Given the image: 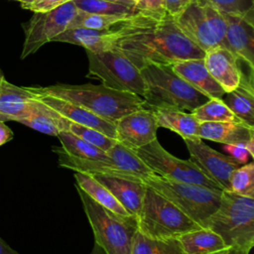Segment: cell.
Segmentation results:
<instances>
[{
  "instance_id": "obj_41",
  "label": "cell",
  "mask_w": 254,
  "mask_h": 254,
  "mask_svg": "<svg viewBox=\"0 0 254 254\" xmlns=\"http://www.w3.org/2000/svg\"><path fill=\"white\" fill-rule=\"evenodd\" d=\"M109 2H113V3H117V4H122L128 7H132L135 8V2L132 0H106Z\"/></svg>"
},
{
  "instance_id": "obj_26",
  "label": "cell",
  "mask_w": 254,
  "mask_h": 254,
  "mask_svg": "<svg viewBox=\"0 0 254 254\" xmlns=\"http://www.w3.org/2000/svg\"><path fill=\"white\" fill-rule=\"evenodd\" d=\"M57 137L61 142V149L69 156L79 159L101 161L109 159L106 152L87 143L68 131H61Z\"/></svg>"
},
{
  "instance_id": "obj_11",
  "label": "cell",
  "mask_w": 254,
  "mask_h": 254,
  "mask_svg": "<svg viewBox=\"0 0 254 254\" xmlns=\"http://www.w3.org/2000/svg\"><path fill=\"white\" fill-rule=\"evenodd\" d=\"M185 144L195 163L222 190H229V178L240 164L231 156L223 155L210 148L200 138L185 139Z\"/></svg>"
},
{
  "instance_id": "obj_42",
  "label": "cell",
  "mask_w": 254,
  "mask_h": 254,
  "mask_svg": "<svg viewBox=\"0 0 254 254\" xmlns=\"http://www.w3.org/2000/svg\"><path fill=\"white\" fill-rule=\"evenodd\" d=\"M89 254H106V253L104 252V250L98 244L94 243V246H93V248H92V250L90 251Z\"/></svg>"
},
{
  "instance_id": "obj_9",
  "label": "cell",
  "mask_w": 254,
  "mask_h": 254,
  "mask_svg": "<svg viewBox=\"0 0 254 254\" xmlns=\"http://www.w3.org/2000/svg\"><path fill=\"white\" fill-rule=\"evenodd\" d=\"M134 151L157 176L163 179L221 190L190 159L182 160L175 157L162 147L158 139Z\"/></svg>"
},
{
  "instance_id": "obj_34",
  "label": "cell",
  "mask_w": 254,
  "mask_h": 254,
  "mask_svg": "<svg viewBox=\"0 0 254 254\" xmlns=\"http://www.w3.org/2000/svg\"><path fill=\"white\" fill-rule=\"evenodd\" d=\"M64 131H68L74 134L75 136L83 139L87 143L99 148L104 152L108 151L117 142L116 139L110 138L93 128L82 126V125L70 122L69 120L66 121Z\"/></svg>"
},
{
  "instance_id": "obj_3",
  "label": "cell",
  "mask_w": 254,
  "mask_h": 254,
  "mask_svg": "<svg viewBox=\"0 0 254 254\" xmlns=\"http://www.w3.org/2000/svg\"><path fill=\"white\" fill-rule=\"evenodd\" d=\"M140 71L145 83L142 98L151 109L171 108L191 112L209 99L179 76L172 64H150L141 67Z\"/></svg>"
},
{
  "instance_id": "obj_32",
  "label": "cell",
  "mask_w": 254,
  "mask_h": 254,
  "mask_svg": "<svg viewBox=\"0 0 254 254\" xmlns=\"http://www.w3.org/2000/svg\"><path fill=\"white\" fill-rule=\"evenodd\" d=\"M229 190L242 196L254 197V163H246L232 172Z\"/></svg>"
},
{
  "instance_id": "obj_40",
  "label": "cell",
  "mask_w": 254,
  "mask_h": 254,
  "mask_svg": "<svg viewBox=\"0 0 254 254\" xmlns=\"http://www.w3.org/2000/svg\"><path fill=\"white\" fill-rule=\"evenodd\" d=\"M0 254H19L13 248H11L3 239L0 238Z\"/></svg>"
},
{
  "instance_id": "obj_30",
  "label": "cell",
  "mask_w": 254,
  "mask_h": 254,
  "mask_svg": "<svg viewBox=\"0 0 254 254\" xmlns=\"http://www.w3.org/2000/svg\"><path fill=\"white\" fill-rule=\"evenodd\" d=\"M190 113L199 123L239 121L221 98H210Z\"/></svg>"
},
{
  "instance_id": "obj_31",
  "label": "cell",
  "mask_w": 254,
  "mask_h": 254,
  "mask_svg": "<svg viewBox=\"0 0 254 254\" xmlns=\"http://www.w3.org/2000/svg\"><path fill=\"white\" fill-rule=\"evenodd\" d=\"M197 3L209 5L221 14L244 18L254 24V0H196Z\"/></svg>"
},
{
  "instance_id": "obj_22",
  "label": "cell",
  "mask_w": 254,
  "mask_h": 254,
  "mask_svg": "<svg viewBox=\"0 0 254 254\" xmlns=\"http://www.w3.org/2000/svg\"><path fill=\"white\" fill-rule=\"evenodd\" d=\"M186 254H224L229 247L214 231L200 227L178 237Z\"/></svg>"
},
{
  "instance_id": "obj_24",
  "label": "cell",
  "mask_w": 254,
  "mask_h": 254,
  "mask_svg": "<svg viewBox=\"0 0 254 254\" xmlns=\"http://www.w3.org/2000/svg\"><path fill=\"white\" fill-rule=\"evenodd\" d=\"M159 127L167 128L179 134L185 139H196L199 122L190 112L171 109L157 108L153 109Z\"/></svg>"
},
{
  "instance_id": "obj_36",
  "label": "cell",
  "mask_w": 254,
  "mask_h": 254,
  "mask_svg": "<svg viewBox=\"0 0 254 254\" xmlns=\"http://www.w3.org/2000/svg\"><path fill=\"white\" fill-rule=\"evenodd\" d=\"M71 0H35L29 4H21V8L35 12H47Z\"/></svg>"
},
{
  "instance_id": "obj_14",
  "label": "cell",
  "mask_w": 254,
  "mask_h": 254,
  "mask_svg": "<svg viewBox=\"0 0 254 254\" xmlns=\"http://www.w3.org/2000/svg\"><path fill=\"white\" fill-rule=\"evenodd\" d=\"M203 61L210 75L225 92L236 88L242 76H253V74H247L241 67L242 60L220 46L206 51Z\"/></svg>"
},
{
  "instance_id": "obj_4",
  "label": "cell",
  "mask_w": 254,
  "mask_h": 254,
  "mask_svg": "<svg viewBox=\"0 0 254 254\" xmlns=\"http://www.w3.org/2000/svg\"><path fill=\"white\" fill-rule=\"evenodd\" d=\"M230 248L249 251L254 246V197L222 190L218 208L202 223Z\"/></svg>"
},
{
  "instance_id": "obj_17",
  "label": "cell",
  "mask_w": 254,
  "mask_h": 254,
  "mask_svg": "<svg viewBox=\"0 0 254 254\" xmlns=\"http://www.w3.org/2000/svg\"><path fill=\"white\" fill-rule=\"evenodd\" d=\"M37 101L27 86H17L5 77L0 84V121H16L32 114Z\"/></svg>"
},
{
  "instance_id": "obj_13",
  "label": "cell",
  "mask_w": 254,
  "mask_h": 254,
  "mask_svg": "<svg viewBox=\"0 0 254 254\" xmlns=\"http://www.w3.org/2000/svg\"><path fill=\"white\" fill-rule=\"evenodd\" d=\"M27 88L38 100L70 122L93 128L110 138L116 139V126L114 123L99 117L79 105L50 94L39 92L33 86H27Z\"/></svg>"
},
{
  "instance_id": "obj_20",
  "label": "cell",
  "mask_w": 254,
  "mask_h": 254,
  "mask_svg": "<svg viewBox=\"0 0 254 254\" xmlns=\"http://www.w3.org/2000/svg\"><path fill=\"white\" fill-rule=\"evenodd\" d=\"M197 137L224 145H246L254 141V127L240 121L202 122Z\"/></svg>"
},
{
  "instance_id": "obj_18",
  "label": "cell",
  "mask_w": 254,
  "mask_h": 254,
  "mask_svg": "<svg viewBox=\"0 0 254 254\" xmlns=\"http://www.w3.org/2000/svg\"><path fill=\"white\" fill-rule=\"evenodd\" d=\"M222 15L226 23L225 48L254 67V24L238 16Z\"/></svg>"
},
{
  "instance_id": "obj_35",
  "label": "cell",
  "mask_w": 254,
  "mask_h": 254,
  "mask_svg": "<svg viewBox=\"0 0 254 254\" xmlns=\"http://www.w3.org/2000/svg\"><path fill=\"white\" fill-rule=\"evenodd\" d=\"M135 9L138 13L153 19H161L167 14L165 0H140L135 5Z\"/></svg>"
},
{
  "instance_id": "obj_1",
  "label": "cell",
  "mask_w": 254,
  "mask_h": 254,
  "mask_svg": "<svg viewBox=\"0 0 254 254\" xmlns=\"http://www.w3.org/2000/svg\"><path fill=\"white\" fill-rule=\"evenodd\" d=\"M114 49L139 69L150 64H173L185 60L202 59L205 54L183 34L169 14L161 19H146Z\"/></svg>"
},
{
  "instance_id": "obj_12",
  "label": "cell",
  "mask_w": 254,
  "mask_h": 254,
  "mask_svg": "<svg viewBox=\"0 0 254 254\" xmlns=\"http://www.w3.org/2000/svg\"><path fill=\"white\" fill-rule=\"evenodd\" d=\"M115 126L116 140L133 150L157 139L159 129L154 110L145 107L124 115Z\"/></svg>"
},
{
  "instance_id": "obj_23",
  "label": "cell",
  "mask_w": 254,
  "mask_h": 254,
  "mask_svg": "<svg viewBox=\"0 0 254 254\" xmlns=\"http://www.w3.org/2000/svg\"><path fill=\"white\" fill-rule=\"evenodd\" d=\"M108 158L127 176L142 180L157 176L136 154L133 149L123 145L117 141L108 151H106Z\"/></svg>"
},
{
  "instance_id": "obj_38",
  "label": "cell",
  "mask_w": 254,
  "mask_h": 254,
  "mask_svg": "<svg viewBox=\"0 0 254 254\" xmlns=\"http://www.w3.org/2000/svg\"><path fill=\"white\" fill-rule=\"evenodd\" d=\"M193 0H165L166 13L172 17L181 13Z\"/></svg>"
},
{
  "instance_id": "obj_19",
  "label": "cell",
  "mask_w": 254,
  "mask_h": 254,
  "mask_svg": "<svg viewBox=\"0 0 254 254\" xmlns=\"http://www.w3.org/2000/svg\"><path fill=\"white\" fill-rule=\"evenodd\" d=\"M175 72L194 89L210 98H222L225 91L207 70L203 58L177 62L172 64Z\"/></svg>"
},
{
  "instance_id": "obj_8",
  "label": "cell",
  "mask_w": 254,
  "mask_h": 254,
  "mask_svg": "<svg viewBox=\"0 0 254 254\" xmlns=\"http://www.w3.org/2000/svg\"><path fill=\"white\" fill-rule=\"evenodd\" d=\"M86 56L87 77L98 79L106 87L143 96L145 83L141 71L120 51L116 49L99 53L86 51Z\"/></svg>"
},
{
  "instance_id": "obj_45",
  "label": "cell",
  "mask_w": 254,
  "mask_h": 254,
  "mask_svg": "<svg viewBox=\"0 0 254 254\" xmlns=\"http://www.w3.org/2000/svg\"><path fill=\"white\" fill-rule=\"evenodd\" d=\"M5 76H4V74H3V72L1 71V69H0V84H1V81H2V79L4 78Z\"/></svg>"
},
{
  "instance_id": "obj_25",
  "label": "cell",
  "mask_w": 254,
  "mask_h": 254,
  "mask_svg": "<svg viewBox=\"0 0 254 254\" xmlns=\"http://www.w3.org/2000/svg\"><path fill=\"white\" fill-rule=\"evenodd\" d=\"M74 179L76 186L100 205L115 213L121 215H130L114 197V195L91 175L74 172Z\"/></svg>"
},
{
  "instance_id": "obj_46",
  "label": "cell",
  "mask_w": 254,
  "mask_h": 254,
  "mask_svg": "<svg viewBox=\"0 0 254 254\" xmlns=\"http://www.w3.org/2000/svg\"><path fill=\"white\" fill-rule=\"evenodd\" d=\"M132 1H134V2H135V5H136V4H137V3H138L140 0H132Z\"/></svg>"
},
{
  "instance_id": "obj_28",
  "label": "cell",
  "mask_w": 254,
  "mask_h": 254,
  "mask_svg": "<svg viewBox=\"0 0 254 254\" xmlns=\"http://www.w3.org/2000/svg\"><path fill=\"white\" fill-rule=\"evenodd\" d=\"M132 254H186L178 238L154 239L139 231L133 240Z\"/></svg>"
},
{
  "instance_id": "obj_10",
  "label": "cell",
  "mask_w": 254,
  "mask_h": 254,
  "mask_svg": "<svg viewBox=\"0 0 254 254\" xmlns=\"http://www.w3.org/2000/svg\"><path fill=\"white\" fill-rule=\"evenodd\" d=\"M77 12V8L71 1L66 2L56 9L47 12H35L31 19L22 24L25 40L21 53V59L35 54L47 43L68 29L70 22Z\"/></svg>"
},
{
  "instance_id": "obj_15",
  "label": "cell",
  "mask_w": 254,
  "mask_h": 254,
  "mask_svg": "<svg viewBox=\"0 0 254 254\" xmlns=\"http://www.w3.org/2000/svg\"><path fill=\"white\" fill-rule=\"evenodd\" d=\"M173 18L183 34L204 53L218 46L204 9L196 0Z\"/></svg>"
},
{
  "instance_id": "obj_29",
  "label": "cell",
  "mask_w": 254,
  "mask_h": 254,
  "mask_svg": "<svg viewBox=\"0 0 254 254\" xmlns=\"http://www.w3.org/2000/svg\"><path fill=\"white\" fill-rule=\"evenodd\" d=\"M138 14V13H137ZM136 15V14H134ZM134 15L92 14L77 10L69 28H86L92 30H107L128 22Z\"/></svg>"
},
{
  "instance_id": "obj_44",
  "label": "cell",
  "mask_w": 254,
  "mask_h": 254,
  "mask_svg": "<svg viewBox=\"0 0 254 254\" xmlns=\"http://www.w3.org/2000/svg\"><path fill=\"white\" fill-rule=\"evenodd\" d=\"M12 1H17V2H20L21 4H29L34 2L35 0H12Z\"/></svg>"
},
{
  "instance_id": "obj_6",
  "label": "cell",
  "mask_w": 254,
  "mask_h": 254,
  "mask_svg": "<svg viewBox=\"0 0 254 254\" xmlns=\"http://www.w3.org/2000/svg\"><path fill=\"white\" fill-rule=\"evenodd\" d=\"M137 222L138 231L154 239L178 238L182 234L201 227L147 185Z\"/></svg>"
},
{
  "instance_id": "obj_2",
  "label": "cell",
  "mask_w": 254,
  "mask_h": 254,
  "mask_svg": "<svg viewBox=\"0 0 254 254\" xmlns=\"http://www.w3.org/2000/svg\"><path fill=\"white\" fill-rule=\"evenodd\" d=\"M37 91L50 94L79 105L99 117L116 123L124 115L146 107L144 99L134 93L104 86L57 83L49 86H33Z\"/></svg>"
},
{
  "instance_id": "obj_7",
  "label": "cell",
  "mask_w": 254,
  "mask_h": 254,
  "mask_svg": "<svg viewBox=\"0 0 254 254\" xmlns=\"http://www.w3.org/2000/svg\"><path fill=\"white\" fill-rule=\"evenodd\" d=\"M144 183L173 202L200 226L220 204L221 190L169 181L159 176L147 179Z\"/></svg>"
},
{
  "instance_id": "obj_39",
  "label": "cell",
  "mask_w": 254,
  "mask_h": 254,
  "mask_svg": "<svg viewBox=\"0 0 254 254\" xmlns=\"http://www.w3.org/2000/svg\"><path fill=\"white\" fill-rule=\"evenodd\" d=\"M13 139L12 130L5 124V122L0 121V146L11 141Z\"/></svg>"
},
{
  "instance_id": "obj_27",
  "label": "cell",
  "mask_w": 254,
  "mask_h": 254,
  "mask_svg": "<svg viewBox=\"0 0 254 254\" xmlns=\"http://www.w3.org/2000/svg\"><path fill=\"white\" fill-rule=\"evenodd\" d=\"M35 99L37 101L36 110L29 116L21 119L18 123L24 124L44 134L58 136V134L61 132L59 128L61 115L38 100L36 97Z\"/></svg>"
},
{
  "instance_id": "obj_33",
  "label": "cell",
  "mask_w": 254,
  "mask_h": 254,
  "mask_svg": "<svg viewBox=\"0 0 254 254\" xmlns=\"http://www.w3.org/2000/svg\"><path fill=\"white\" fill-rule=\"evenodd\" d=\"M72 2L77 10L86 13L105 15H134L138 13L135 8L106 0H72Z\"/></svg>"
},
{
  "instance_id": "obj_21",
  "label": "cell",
  "mask_w": 254,
  "mask_h": 254,
  "mask_svg": "<svg viewBox=\"0 0 254 254\" xmlns=\"http://www.w3.org/2000/svg\"><path fill=\"white\" fill-rule=\"evenodd\" d=\"M235 117L254 127V84L252 77L242 76L239 85L221 98Z\"/></svg>"
},
{
  "instance_id": "obj_43",
  "label": "cell",
  "mask_w": 254,
  "mask_h": 254,
  "mask_svg": "<svg viewBox=\"0 0 254 254\" xmlns=\"http://www.w3.org/2000/svg\"><path fill=\"white\" fill-rule=\"evenodd\" d=\"M249 251H245V250H238V249H234V248H230L228 249L224 254H249Z\"/></svg>"
},
{
  "instance_id": "obj_5",
  "label": "cell",
  "mask_w": 254,
  "mask_h": 254,
  "mask_svg": "<svg viewBox=\"0 0 254 254\" xmlns=\"http://www.w3.org/2000/svg\"><path fill=\"white\" fill-rule=\"evenodd\" d=\"M75 188L93 231L94 243L106 254H132L134 236L138 231L137 217L115 213L97 203L77 186Z\"/></svg>"
},
{
  "instance_id": "obj_16",
  "label": "cell",
  "mask_w": 254,
  "mask_h": 254,
  "mask_svg": "<svg viewBox=\"0 0 254 254\" xmlns=\"http://www.w3.org/2000/svg\"><path fill=\"white\" fill-rule=\"evenodd\" d=\"M91 176L114 195L130 215L137 217L146 190V184L142 180L111 175Z\"/></svg>"
},
{
  "instance_id": "obj_37",
  "label": "cell",
  "mask_w": 254,
  "mask_h": 254,
  "mask_svg": "<svg viewBox=\"0 0 254 254\" xmlns=\"http://www.w3.org/2000/svg\"><path fill=\"white\" fill-rule=\"evenodd\" d=\"M224 150L229 153V155L237 161L240 165H244L248 162L250 156L249 152L246 150L245 145H224Z\"/></svg>"
}]
</instances>
